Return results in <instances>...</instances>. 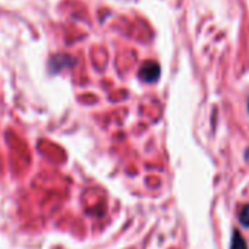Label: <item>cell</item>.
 <instances>
[{
    "label": "cell",
    "instance_id": "6da1fadb",
    "mask_svg": "<svg viewBox=\"0 0 249 249\" xmlns=\"http://www.w3.org/2000/svg\"><path fill=\"white\" fill-rule=\"evenodd\" d=\"M160 66L157 62L153 60H147L142 63V66L140 68V78L144 82H156L160 78Z\"/></svg>",
    "mask_w": 249,
    "mask_h": 249
},
{
    "label": "cell",
    "instance_id": "7a4b0ae2",
    "mask_svg": "<svg viewBox=\"0 0 249 249\" xmlns=\"http://www.w3.org/2000/svg\"><path fill=\"white\" fill-rule=\"evenodd\" d=\"M230 249H248V243H246L245 237L240 234V231H239V230H233Z\"/></svg>",
    "mask_w": 249,
    "mask_h": 249
},
{
    "label": "cell",
    "instance_id": "3957f363",
    "mask_svg": "<svg viewBox=\"0 0 249 249\" xmlns=\"http://www.w3.org/2000/svg\"><path fill=\"white\" fill-rule=\"evenodd\" d=\"M239 223L243 226V227H249V204H245L242 205V208L239 210Z\"/></svg>",
    "mask_w": 249,
    "mask_h": 249
},
{
    "label": "cell",
    "instance_id": "277c9868",
    "mask_svg": "<svg viewBox=\"0 0 249 249\" xmlns=\"http://www.w3.org/2000/svg\"><path fill=\"white\" fill-rule=\"evenodd\" d=\"M248 111H249V98H248Z\"/></svg>",
    "mask_w": 249,
    "mask_h": 249
}]
</instances>
